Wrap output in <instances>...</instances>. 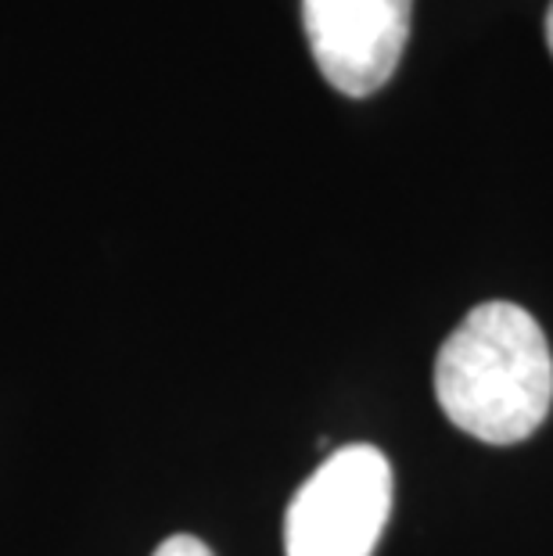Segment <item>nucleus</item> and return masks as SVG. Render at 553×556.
Instances as JSON below:
<instances>
[{
	"instance_id": "nucleus-1",
	"label": "nucleus",
	"mask_w": 553,
	"mask_h": 556,
	"mask_svg": "<svg viewBox=\"0 0 553 556\" xmlns=\"http://www.w3.org/2000/svg\"><path fill=\"white\" fill-rule=\"evenodd\" d=\"M435 399L478 442L536 434L553 406V356L536 316L514 302L470 309L435 359Z\"/></svg>"
},
{
	"instance_id": "nucleus-2",
	"label": "nucleus",
	"mask_w": 553,
	"mask_h": 556,
	"mask_svg": "<svg viewBox=\"0 0 553 556\" xmlns=\"http://www.w3.org/2000/svg\"><path fill=\"white\" fill-rule=\"evenodd\" d=\"M392 514V467L381 448L345 445L313 470L285 514L288 556H370Z\"/></svg>"
},
{
	"instance_id": "nucleus-3",
	"label": "nucleus",
	"mask_w": 553,
	"mask_h": 556,
	"mask_svg": "<svg viewBox=\"0 0 553 556\" xmlns=\"http://www.w3.org/2000/svg\"><path fill=\"white\" fill-rule=\"evenodd\" d=\"M414 0H302V26L321 76L345 98L378 93L410 40Z\"/></svg>"
},
{
	"instance_id": "nucleus-4",
	"label": "nucleus",
	"mask_w": 553,
	"mask_h": 556,
	"mask_svg": "<svg viewBox=\"0 0 553 556\" xmlns=\"http://www.w3.org/2000/svg\"><path fill=\"white\" fill-rule=\"evenodd\" d=\"M155 556H213V549L194 535H173L155 549Z\"/></svg>"
},
{
	"instance_id": "nucleus-5",
	"label": "nucleus",
	"mask_w": 553,
	"mask_h": 556,
	"mask_svg": "<svg viewBox=\"0 0 553 556\" xmlns=\"http://www.w3.org/2000/svg\"><path fill=\"white\" fill-rule=\"evenodd\" d=\"M546 47H550V54H553V4L546 11Z\"/></svg>"
}]
</instances>
